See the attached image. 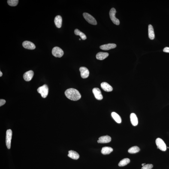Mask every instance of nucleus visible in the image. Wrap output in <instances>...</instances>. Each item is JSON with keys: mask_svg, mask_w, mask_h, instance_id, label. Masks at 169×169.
I'll return each mask as SVG.
<instances>
[{"mask_svg": "<svg viewBox=\"0 0 169 169\" xmlns=\"http://www.w3.org/2000/svg\"><path fill=\"white\" fill-rule=\"evenodd\" d=\"M3 75L2 73L1 72V71H0V77H2Z\"/></svg>", "mask_w": 169, "mask_h": 169, "instance_id": "obj_29", "label": "nucleus"}, {"mask_svg": "<svg viewBox=\"0 0 169 169\" xmlns=\"http://www.w3.org/2000/svg\"><path fill=\"white\" fill-rule=\"evenodd\" d=\"M167 148H168V149H169V147H167Z\"/></svg>", "mask_w": 169, "mask_h": 169, "instance_id": "obj_32", "label": "nucleus"}, {"mask_svg": "<svg viewBox=\"0 0 169 169\" xmlns=\"http://www.w3.org/2000/svg\"><path fill=\"white\" fill-rule=\"evenodd\" d=\"M145 164H145V163L142 164V166H144V165H145Z\"/></svg>", "mask_w": 169, "mask_h": 169, "instance_id": "obj_30", "label": "nucleus"}, {"mask_svg": "<svg viewBox=\"0 0 169 169\" xmlns=\"http://www.w3.org/2000/svg\"><path fill=\"white\" fill-rule=\"evenodd\" d=\"M140 149L138 146H133L128 149V152L130 153H135L139 151Z\"/></svg>", "mask_w": 169, "mask_h": 169, "instance_id": "obj_24", "label": "nucleus"}, {"mask_svg": "<svg viewBox=\"0 0 169 169\" xmlns=\"http://www.w3.org/2000/svg\"><path fill=\"white\" fill-rule=\"evenodd\" d=\"M12 131L11 129L7 130L6 133V143L7 148L10 149L11 147V140Z\"/></svg>", "mask_w": 169, "mask_h": 169, "instance_id": "obj_4", "label": "nucleus"}, {"mask_svg": "<svg viewBox=\"0 0 169 169\" xmlns=\"http://www.w3.org/2000/svg\"><path fill=\"white\" fill-rule=\"evenodd\" d=\"M37 91L39 93L41 94L43 98H45L48 95L49 88L47 85L45 84L39 87Z\"/></svg>", "mask_w": 169, "mask_h": 169, "instance_id": "obj_2", "label": "nucleus"}, {"mask_svg": "<svg viewBox=\"0 0 169 169\" xmlns=\"http://www.w3.org/2000/svg\"><path fill=\"white\" fill-rule=\"evenodd\" d=\"M116 12L115 9L114 8H112L109 12L110 17L112 21L114 24L116 25H119L120 24V21L119 19L116 18L115 17Z\"/></svg>", "mask_w": 169, "mask_h": 169, "instance_id": "obj_3", "label": "nucleus"}, {"mask_svg": "<svg viewBox=\"0 0 169 169\" xmlns=\"http://www.w3.org/2000/svg\"><path fill=\"white\" fill-rule=\"evenodd\" d=\"M22 45L25 48L29 49V50H34L35 48V44L30 41H24Z\"/></svg>", "mask_w": 169, "mask_h": 169, "instance_id": "obj_11", "label": "nucleus"}, {"mask_svg": "<svg viewBox=\"0 0 169 169\" xmlns=\"http://www.w3.org/2000/svg\"><path fill=\"white\" fill-rule=\"evenodd\" d=\"M156 143L157 146V149H159L163 151H165L166 150V146L162 139L160 138H157L156 140Z\"/></svg>", "mask_w": 169, "mask_h": 169, "instance_id": "obj_6", "label": "nucleus"}, {"mask_svg": "<svg viewBox=\"0 0 169 169\" xmlns=\"http://www.w3.org/2000/svg\"><path fill=\"white\" fill-rule=\"evenodd\" d=\"M112 116L113 119L117 123H120L122 122V119L119 114L115 112H113L112 113Z\"/></svg>", "mask_w": 169, "mask_h": 169, "instance_id": "obj_21", "label": "nucleus"}, {"mask_svg": "<svg viewBox=\"0 0 169 169\" xmlns=\"http://www.w3.org/2000/svg\"><path fill=\"white\" fill-rule=\"evenodd\" d=\"M79 70L80 72V75L82 78L85 79L89 77V71L86 67H80Z\"/></svg>", "mask_w": 169, "mask_h": 169, "instance_id": "obj_8", "label": "nucleus"}, {"mask_svg": "<svg viewBox=\"0 0 169 169\" xmlns=\"http://www.w3.org/2000/svg\"><path fill=\"white\" fill-rule=\"evenodd\" d=\"M75 34L77 35H79L82 39L85 40L86 39V35L83 32H81L80 30L78 29H75L74 31Z\"/></svg>", "mask_w": 169, "mask_h": 169, "instance_id": "obj_23", "label": "nucleus"}, {"mask_svg": "<svg viewBox=\"0 0 169 169\" xmlns=\"http://www.w3.org/2000/svg\"><path fill=\"white\" fill-rule=\"evenodd\" d=\"M83 16L86 21L91 24L93 25H97V21L89 13H83Z\"/></svg>", "mask_w": 169, "mask_h": 169, "instance_id": "obj_5", "label": "nucleus"}, {"mask_svg": "<svg viewBox=\"0 0 169 169\" xmlns=\"http://www.w3.org/2000/svg\"><path fill=\"white\" fill-rule=\"evenodd\" d=\"M130 160L128 158H125L121 160L119 164V166L120 167H123L129 163Z\"/></svg>", "mask_w": 169, "mask_h": 169, "instance_id": "obj_22", "label": "nucleus"}, {"mask_svg": "<svg viewBox=\"0 0 169 169\" xmlns=\"http://www.w3.org/2000/svg\"><path fill=\"white\" fill-rule=\"evenodd\" d=\"M18 2V0H8L7 1L9 5L11 6H15L17 5Z\"/></svg>", "mask_w": 169, "mask_h": 169, "instance_id": "obj_25", "label": "nucleus"}, {"mask_svg": "<svg viewBox=\"0 0 169 169\" xmlns=\"http://www.w3.org/2000/svg\"><path fill=\"white\" fill-rule=\"evenodd\" d=\"M113 149L111 147L105 146L102 148L101 150V152L103 155H109L113 151Z\"/></svg>", "mask_w": 169, "mask_h": 169, "instance_id": "obj_20", "label": "nucleus"}, {"mask_svg": "<svg viewBox=\"0 0 169 169\" xmlns=\"http://www.w3.org/2000/svg\"><path fill=\"white\" fill-rule=\"evenodd\" d=\"M52 53L53 56L56 57H61L64 55L63 50L58 47H54L52 49Z\"/></svg>", "mask_w": 169, "mask_h": 169, "instance_id": "obj_7", "label": "nucleus"}, {"mask_svg": "<svg viewBox=\"0 0 169 169\" xmlns=\"http://www.w3.org/2000/svg\"><path fill=\"white\" fill-rule=\"evenodd\" d=\"M34 75V72L32 70L27 71L23 75L24 79L27 82H29L31 80Z\"/></svg>", "mask_w": 169, "mask_h": 169, "instance_id": "obj_10", "label": "nucleus"}, {"mask_svg": "<svg viewBox=\"0 0 169 169\" xmlns=\"http://www.w3.org/2000/svg\"><path fill=\"white\" fill-rule=\"evenodd\" d=\"M111 141V138L109 136H105L100 137L98 141V143H105L110 142Z\"/></svg>", "mask_w": 169, "mask_h": 169, "instance_id": "obj_12", "label": "nucleus"}, {"mask_svg": "<svg viewBox=\"0 0 169 169\" xmlns=\"http://www.w3.org/2000/svg\"><path fill=\"white\" fill-rule=\"evenodd\" d=\"M116 45V44L113 43L103 45L100 46V48L104 50H108L112 49L115 48Z\"/></svg>", "mask_w": 169, "mask_h": 169, "instance_id": "obj_13", "label": "nucleus"}, {"mask_svg": "<svg viewBox=\"0 0 169 169\" xmlns=\"http://www.w3.org/2000/svg\"><path fill=\"white\" fill-rule=\"evenodd\" d=\"M79 40H80V39H79Z\"/></svg>", "mask_w": 169, "mask_h": 169, "instance_id": "obj_31", "label": "nucleus"}, {"mask_svg": "<svg viewBox=\"0 0 169 169\" xmlns=\"http://www.w3.org/2000/svg\"><path fill=\"white\" fill-rule=\"evenodd\" d=\"M65 94L67 98L72 101H77L81 98V95L79 91L72 88L67 89Z\"/></svg>", "mask_w": 169, "mask_h": 169, "instance_id": "obj_1", "label": "nucleus"}, {"mask_svg": "<svg viewBox=\"0 0 169 169\" xmlns=\"http://www.w3.org/2000/svg\"><path fill=\"white\" fill-rule=\"evenodd\" d=\"M68 156L69 157L73 159L77 160L80 157L79 154L77 152L73 150H70L69 151Z\"/></svg>", "mask_w": 169, "mask_h": 169, "instance_id": "obj_16", "label": "nucleus"}, {"mask_svg": "<svg viewBox=\"0 0 169 169\" xmlns=\"http://www.w3.org/2000/svg\"><path fill=\"white\" fill-rule=\"evenodd\" d=\"M92 92L97 99L99 100L102 99V95L101 91L98 88H94L92 90Z\"/></svg>", "mask_w": 169, "mask_h": 169, "instance_id": "obj_9", "label": "nucleus"}, {"mask_svg": "<svg viewBox=\"0 0 169 169\" xmlns=\"http://www.w3.org/2000/svg\"><path fill=\"white\" fill-rule=\"evenodd\" d=\"M163 52L169 53V47H166L163 49Z\"/></svg>", "mask_w": 169, "mask_h": 169, "instance_id": "obj_28", "label": "nucleus"}, {"mask_svg": "<svg viewBox=\"0 0 169 169\" xmlns=\"http://www.w3.org/2000/svg\"><path fill=\"white\" fill-rule=\"evenodd\" d=\"M101 88L103 90L107 92H111L113 90V88L111 86L106 82H103L101 84Z\"/></svg>", "mask_w": 169, "mask_h": 169, "instance_id": "obj_14", "label": "nucleus"}, {"mask_svg": "<svg viewBox=\"0 0 169 169\" xmlns=\"http://www.w3.org/2000/svg\"><path fill=\"white\" fill-rule=\"evenodd\" d=\"M54 22L55 25L58 28H60L62 26V18L60 16H57L55 18Z\"/></svg>", "mask_w": 169, "mask_h": 169, "instance_id": "obj_19", "label": "nucleus"}, {"mask_svg": "<svg viewBox=\"0 0 169 169\" xmlns=\"http://www.w3.org/2000/svg\"><path fill=\"white\" fill-rule=\"evenodd\" d=\"M153 167V165L152 164H148L143 166L141 169H151Z\"/></svg>", "mask_w": 169, "mask_h": 169, "instance_id": "obj_26", "label": "nucleus"}, {"mask_svg": "<svg viewBox=\"0 0 169 169\" xmlns=\"http://www.w3.org/2000/svg\"><path fill=\"white\" fill-rule=\"evenodd\" d=\"M131 123L134 126H136L138 124V119L135 114L131 113L130 116Z\"/></svg>", "mask_w": 169, "mask_h": 169, "instance_id": "obj_15", "label": "nucleus"}, {"mask_svg": "<svg viewBox=\"0 0 169 169\" xmlns=\"http://www.w3.org/2000/svg\"><path fill=\"white\" fill-rule=\"evenodd\" d=\"M148 31H149V39L151 40H153L155 38V34L153 27L152 25H149Z\"/></svg>", "mask_w": 169, "mask_h": 169, "instance_id": "obj_18", "label": "nucleus"}, {"mask_svg": "<svg viewBox=\"0 0 169 169\" xmlns=\"http://www.w3.org/2000/svg\"><path fill=\"white\" fill-rule=\"evenodd\" d=\"M109 54L107 52H99L97 54L96 57L97 59L102 60L107 58Z\"/></svg>", "mask_w": 169, "mask_h": 169, "instance_id": "obj_17", "label": "nucleus"}, {"mask_svg": "<svg viewBox=\"0 0 169 169\" xmlns=\"http://www.w3.org/2000/svg\"><path fill=\"white\" fill-rule=\"evenodd\" d=\"M6 101L4 99H1L0 100V106L4 105L5 104Z\"/></svg>", "mask_w": 169, "mask_h": 169, "instance_id": "obj_27", "label": "nucleus"}]
</instances>
